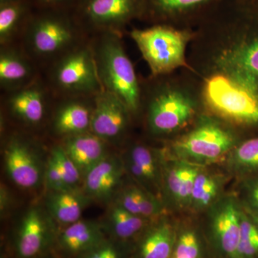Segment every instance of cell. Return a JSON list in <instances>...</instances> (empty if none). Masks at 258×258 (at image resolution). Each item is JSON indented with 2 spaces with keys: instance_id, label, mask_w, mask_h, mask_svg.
<instances>
[{
  "instance_id": "74e56055",
  "label": "cell",
  "mask_w": 258,
  "mask_h": 258,
  "mask_svg": "<svg viewBox=\"0 0 258 258\" xmlns=\"http://www.w3.org/2000/svg\"><path fill=\"white\" fill-rule=\"evenodd\" d=\"M9 206V197L7 193L5 188L2 186L1 188V212L2 214L5 212L7 208Z\"/></svg>"
},
{
  "instance_id": "d6a6232c",
  "label": "cell",
  "mask_w": 258,
  "mask_h": 258,
  "mask_svg": "<svg viewBox=\"0 0 258 258\" xmlns=\"http://www.w3.org/2000/svg\"><path fill=\"white\" fill-rule=\"evenodd\" d=\"M181 173H182V164L173 166L168 171L166 177V184L170 194L176 199L179 198L180 189L181 186Z\"/></svg>"
},
{
  "instance_id": "44dd1931",
  "label": "cell",
  "mask_w": 258,
  "mask_h": 258,
  "mask_svg": "<svg viewBox=\"0 0 258 258\" xmlns=\"http://www.w3.org/2000/svg\"><path fill=\"white\" fill-rule=\"evenodd\" d=\"M174 244L171 226L161 224L148 235L142 245V258H169Z\"/></svg>"
},
{
  "instance_id": "8fae6325",
  "label": "cell",
  "mask_w": 258,
  "mask_h": 258,
  "mask_svg": "<svg viewBox=\"0 0 258 258\" xmlns=\"http://www.w3.org/2000/svg\"><path fill=\"white\" fill-rule=\"evenodd\" d=\"M131 114L120 98L102 90L95 96L90 132L108 144L115 143L124 136Z\"/></svg>"
},
{
  "instance_id": "836d02e7",
  "label": "cell",
  "mask_w": 258,
  "mask_h": 258,
  "mask_svg": "<svg viewBox=\"0 0 258 258\" xmlns=\"http://www.w3.org/2000/svg\"><path fill=\"white\" fill-rule=\"evenodd\" d=\"M118 204L126 211L141 217L137 200V188H130L125 190L120 195Z\"/></svg>"
},
{
  "instance_id": "7a4b0ae2",
  "label": "cell",
  "mask_w": 258,
  "mask_h": 258,
  "mask_svg": "<svg viewBox=\"0 0 258 258\" xmlns=\"http://www.w3.org/2000/svg\"><path fill=\"white\" fill-rule=\"evenodd\" d=\"M89 37L103 90L120 98L135 114L140 108L141 88L133 64L120 41L121 36L104 32Z\"/></svg>"
},
{
  "instance_id": "ac0fdd59",
  "label": "cell",
  "mask_w": 258,
  "mask_h": 258,
  "mask_svg": "<svg viewBox=\"0 0 258 258\" xmlns=\"http://www.w3.org/2000/svg\"><path fill=\"white\" fill-rule=\"evenodd\" d=\"M33 10L31 0L0 4V46L19 42Z\"/></svg>"
},
{
  "instance_id": "3957f363",
  "label": "cell",
  "mask_w": 258,
  "mask_h": 258,
  "mask_svg": "<svg viewBox=\"0 0 258 258\" xmlns=\"http://www.w3.org/2000/svg\"><path fill=\"white\" fill-rule=\"evenodd\" d=\"M56 97L96 96L103 90L90 37L42 71Z\"/></svg>"
},
{
  "instance_id": "7402d4cb",
  "label": "cell",
  "mask_w": 258,
  "mask_h": 258,
  "mask_svg": "<svg viewBox=\"0 0 258 258\" xmlns=\"http://www.w3.org/2000/svg\"><path fill=\"white\" fill-rule=\"evenodd\" d=\"M232 58L242 79L258 89V37L235 51Z\"/></svg>"
},
{
  "instance_id": "2e32d148",
  "label": "cell",
  "mask_w": 258,
  "mask_h": 258,
  "mask_svg": "<svg viewBox=\"0 0 258 258\" xmlns=\"http://www.w3.org/2000/svg\"><path fill=\"white\" fill-rule=\"evenodd\" d=\"M122 168L116 157L108 154L84 176V189L90 198L106 200L118 188Z\"/></svg>"
},
{
  "instance_id": "e0dca14e",
  "label": "cell",
  "mask_w": 258,
  "mask_h": 258,
  "mask_svg": "<svg viewBox=\"0 0 258 258\" xmlns=\"http://www.w3.org/2000/svg\"><path fill=\"white\" fill-rule=\"evenodd\" d=\"M47 227L42 214L32 208L23 217L17 238L16 249L21 258H32L45 248Z\"/></svg>"
},
{
  "instance_id": "d6986e66",
  "label": "cell",
  "mask_w": 258,
  "mask_h": 258,
  "mask_svg": "<svg viewBox=\"0 0 258 258\" xmlns=\"http://www.w3.org/2000/svg\"><path fill=\"white\" fill-rule=\"evenodd\" d=\"M60 246L69 252H88L104 242L101 226L96 222L80 220L68 225L60 235Z\"/></svg>"
},
{
  "instance_id": "5b68a950",
  "label": "cell",
  "mask_w": 258,
  "mask_h": 258,
  "mask_svg": "<svg viewBox=\"0 0 258 258\" xmlns=\"http://www.w3.org/2000/svg\"><path fill=\"white\" fill-rule=\"evenodd\" d=\"M147 61L153 76L168 74L185 66V47L189 35L169 27L157 26L130 32Z\"/></svg>"
},
{
  "instance_id": "5bb4252c",
  "label": "cell",
  "mask_w": 258,
  "mask_h": 258,
  "mask_svg": "<svg viewBox=\"0 0 258 258\" xmlns=\"http://www.w3.org/2000/svg\"><path fill=\"white\" fill-rule=\"evenodd\" d=\"M60 144L82 177L108 155V144L91 132L67 137Z\"/></svg>"
},
{
  "instance_id": "603a6c76",
  "label": "cell",
  "mask_w": 258,
  "mask_h": 258,
  "mask_svg": "<svg viewBox=\"0 0 258 258\" xmlns=\"http://www.w3.org/2000/svg\"><path fill=\"white\" fill-rule=\"evenodd\" d=\"M112 231L120 239H128L138 233L143 228V217L131 213L117 204L109 214Z\"/></svg>"
},
{
  "instance_id": "f1b7e54d",
  "label": "cell",
  "mask_w": 258,
  "mask_h": 258,
  "mask_svg": "<svg viewBox=\"0 0 258 258\" xmlns=\"http://www.w3.org/2000/svg\"><path fill=\"white\" fill-rule=\"evenodd\" d=\"M233 159L242 169L258 170V138L249 139L239 146L234 153Z\"/></svg>"
},
{
  "instance_id": "277c9868",
  "label": "cell",
  "mask_w": 258,
  "mask_h": 258,
  "mask_svg": "<svg viewBox=\"0 0 258 258\" xmlns=\"http://www.w3.org/2000/svg\"><path fill=\"white\" fill-rule=\"evenodd\" d=\"M205 95L217 114L240 124L258 125V90L250 83L215 76L207 82Z\"/></svg>"
},
{
  "instance_id": "8992f818",
  "label": "cell",
  "mask_w": 258,
  "mask_h": 258,
  "mask_svg": "<svg viewBox=\"0 0 258 258\" xmlns=\"http://www.w3.org/2000/svg\"><path fill=\"white\" fill-rule=\"evenodd\" d=\"M143 8L144 0H79L71 10L88 36L104 32L121 36L125 25Z\"/></svg>"
},
{
  "instance_id": "e575fe53",
  "label": "cell",
  "mask_w": 258,
  "mask_h": 258,
  "mask_svg": "<svg viewBox=\"0 0 258 258\" xmlns=\"http://www.w3.org/2000/svg\"><path fill=\"white\" fill-rule=\"evenodd\" d=\"M84 254L83 258H120V254L114 246L106 242H102Z\"/></svg>"
},
{
  "instance_id": "30bf717a",
  "label": "cell",
  "mask_w": 258,
  "mask_h": 258,
  "mask_svg": "<svg viewBox=\"0 0 258 258\" xmlns=\"http://www.w3.org/2000/svg\"><path fill=\"white\" fill-rule=\"evenodd\" d=\"M95 96L56 97L51 128L61 139L91 131Z\"/></svg>"
},
{
  "instance_id": "d590c367",
  "label": "cell",
  "mask_w": 258,
  "mask_h": 258,
  "mask_svg": "<svg viewBox=\"0 0 258 258\" xmlns=\"http://www.w3.org/2000/svg\"><path fill=\"white\" fill-rule=\"evenodd\" d=\"M35 8H64L71 10L79 0H31Z\"/></svg>"
},
{
  "instance_id": "4316f807",
  "label": "cell",
  "mask_w": 258,
  "mask_h": 258,
  "mask_svg": "<svg viewBox=\"0 0 258 258\" xmlns=\"http://www.w3.org/2000/svg\"><path fill=\"white\" fill-rule=\"evenodd\" d=\"M50 155L55 160L67 184L71 189H76L82 175L74 161L64 152L62 145L60 144H55L51 149Z\"/></svg>"
},
{
  "instance_id": "1f68e13d",
  "label": "cell",
  "mask_w": 258,
  "mask_h": 258,
  "mask_svg": "<svg viewBox=\"0 0 258 258\" xmlns=\"http://www.w3.org/2000/svg\"><path fill=\"white\" fill-rule=\"evenodd\" d=\"M137 195L141 217H149L157 215L159 212L157 202L141 189H137Z\"/></svg>"
},
{
  "instance_id": "f546056e",
  "label": "cell",
  "mask_w": 258,
  "mask_h": 258,
  "mask_svg": "<svg viewBox=\"0 0 258 258\" xmlns=\"http://www.w3.org/2000/svg\"><path fill=\"white\" fill-rule=\"evenodd\" d=\"M200 245L196 235L186 232L179 237L172 258H200Z\"/></svg>"
},
{
  "instance_id": "8d00e7d4",
  "label": "cell",
  "mask_w": 258,
  "mask_h": 258,
  "mask_svg": "<svg viewBox=\"0 0 258 258\" xmlns=\"http://www.w3.org/2000/svg\"><path fill=\"white\" fill-rule=\"evenodd\" d=\"M249 198L252 206L258 210V183H254L249 188Z\"/></svg>"
},
{
  "instance_id": "4fadbf2b",
  "label": "cell",
  "mask_w": 258,
  "mask_h": 258,
  "mask_svg": "<svg viewBox=\"0 0 258 258\" xmlns=\"http://www.w3.org/2000/svg\"><path fill=\"white\" fill-rule=\"evenodd\" d=\"M42 74L19 42L0 46V88L2 92L30 84Z\"/></svg>"
},
{
  "instance_id": "ffe728a7",
  "label": "cell",
  "mask_w": 258,
  "mask_h": 258,
  "mask_svg": "<svg viewBox=\"0 0 258 258\" xmlns=\"http://www.w3.org/2000/svg\"><path fill=\"white\" fill-rule=\"evenodd\" d=\"M46 205L55 220L62 225H70L81 220L85 200L76 189L50 191Z\"/></svg>"
},
{
  "instance_id": "ba28073f",
  "label": "cell",
  "mask_w": 258,
  "mask_h": 258,
  "mask_svg": "<svg viewBox=\"0 0 258 258\" xmlns=\"http://www.w3.org/2000/svg\"><path fill=\"white\" fill-rule=\"evenodd\" d=\"M194 113L192 103L183 93L161 89L151 96L147 122L156 135L171 133L186 124Z\"/></svg>"
},
{
  "instance_id": "f35d334b",
  "label": "cell",
  "mask_w": 258,
  "mask_h": 258,
  "mask_svg": "<svg viewBox=\"0 0 258 258\" xmlns=\"http://www.w3.org/2000/svg\"><path fill=\"white\" fill-rule=\"evenodd\" d=\"M18 1V0H0V4L4 3H11V2Z\"/></svg>"
},
{
  "instance_id": "9c48e42d",
  "label": "cell",
  "mask_w": 258,
  "mask_h": 258,
  "mask_svg": "<svg viewBox=\"0 0 258 258\" xmlns=\"http://www.w3.org/2000/svg\"><path fill=\"white\" fill-rule=\"evenodd\" d=\"M232 145L233 139L228 132L216 124L207 123L174 143V151L183 159L201 162L220 159Z\"/></svg>"
},
{
  "instance_id": "9a60e30c",
  "label": "cell",
  "mask_w": 258,
  "mask_h": 258,
  "mask_svg": "<svg viewBox=\"0 0 258 258\" xmlns=\"http://www.w3.org/2000/svg\"><path fill=\"white\" fill-rule=\"evenodd\" d=\"M212 229L222 251L237 258L241 232V212L232 200H227L217 206L212 217Z\"/></svg>"
},
{
  "instance_id": "6da1fadb",
  "label": "cell",
  "mask_w": 258,
  "mask_h": 258,
  "mask_svg": "<svg viewBox=\"0 0 258 258\" xmlns=\"http://www.w3.org/2000/svg\"><path fill=\"white\" fill-rule=\"evenodd\" d=\"M88 37L71 10L34 8L18 42L42 71Z\"/></svg>"
},
{
  "instance_id": "d4e9b609",
  "label": "cell",
  "mask_w": 258,
  "mask_h": 258,
  "mask_svg": "<svg viewBox=\"0 0 258 258\" xmlns=\"http://www.w3.org/2000/svg\"><path fill=\"white\" fill-rule=\"evenodd\" d=\"M258 254V226L241 212V232L237 258H252Z\"/></svg>"
},
{
  "instance_id": "7c38bea8",
  "label": "cell",
  "mask_w": 258,
  "mask_h": 258,
  "mask_svg": "<svg viewBox=\"0 0 258 258\" xmlns=\"http://www.w3.org/2000/svg\"><path fill=\"white\" fill-rule=\"evenodd\" d=\"M5 169L14 184L24 189L36 187L41 180V168L30 142L23 136L11 135L4 147Z\"/></svg>"
},
{
  "instance_id": "83f0119b",
  "label": "cell",
  "mask_w": 258,
  "mask_h": 258,
  "mask_svg": "<svg viewBox=\"0 0 258 258\" xmlns=\"http://www.w3.org/2000/svg\"><path fill=\"white\" fill-rule=\"evenodd\" d=\"M209 0H144V10L148 8L156 14L165 15L190 9Z\"/></svg>"
},
{
  "instance_id": "4dcf8cb0",
  "label": "cell",
  "mask_w": 258,
  "mask_h": 258,
  "mask_svg": "<svg viewBox=\"0 0 258 258\" xmlns=\"http://www.w3.org/2000/svg\"><path fill=\"white\" fill-rule=\"evenodd\" d=\"M45 183L50 191H62L73 190L64 181L58 166L53 158L49 156L45 169Z\"/></svg>"
},
{
  "instance_id": "52a82bcc",
  "label": "cell",
  "mask_w": 258,
  "mask_h": 258,
  "mask_svg": "<svg viewBox=\"0 0 258 258\" xmlns=\"http://www.w3.org/2000/svg\"><path fill=\"white\" fill-rule=\"evenodd\" d=\"M2 93L5 113L25 126L43 123L55 99L42 74L24 87Z\"/></svg>"
},
{
  "instance_id": "cb8c5ba5",
  "label": "cell",
  "mask_w": 258,
  "mask_h": 258,
  "mask_svg": "<svg viewBox=\"0 0 258 258\" xmlns=\"http://www.w3.org/2000/svg\"><path fill=\"white\" fill-rule=\"evenodd\" d=\"M130 167L132 174L144 181L157 179V166L152 151L143 145H135L130 151Z\"/></svg>"
},
{
  "instance_id": "484cf974",
  "label": "cell",
  "mask_w": 258,
  "mask_h": 258,
  "mask_svg": "<svg viewBox=\"0 0 258 258\" xmlns=\"http://www.w3.org/2000/svg\"><path fill=\"white\" fill-rule=\"evenodd\" d=\"M218 186L215 179L204 172L198 171L195 177L191 201L198 207L208 206L216 197Z\"/></svg>"
}]
</instances>
